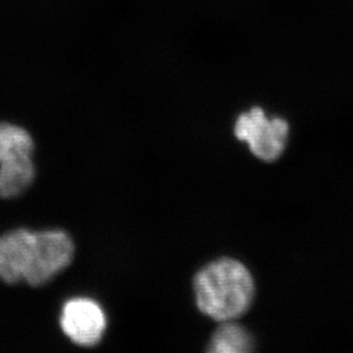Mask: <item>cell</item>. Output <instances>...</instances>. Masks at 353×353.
I'll return each instance as SVG.
<instances>
[{"label": "cell", "instance_id": "6da1fadb", "mask_svg": "<svg viewBox=\"0 0 353 353\" xmlns=\"http://www.w3.org/2000/svg\"><path fill=\"white\" fill-rule=\"evenodd\" d=\"M196 305L216 321H232L250 309L255 286L243 264L222 259L208 264L194 278Z\"/></svg>", "mask_w": 353, "mask_h": 353}, {"label": "cell", "instance_id": "7a4b0ae2", "mask_svg": "<svg viewBox=\"0 0 353 353\" xmlns=\"http://www.w3.org/2000/svg\"><path fill=\"white\" fill-rule=\"evenodd\" d=\"M74 243L60 230L31 232L26 250L23 280L31 286H40L70 264Z\"/></svg>", "mask_w": 353, "mask_h": 353}, {"label": "cell", "instance_id": "3957f363", "mask_svg": "<svg viewBox=\"0 0 353 353\" xmlns=\"http://www.w3.org/2000/svg\"><path fill=\"white\" fill-rule=\"evenodd\" d=\"M290 127L281 118L269 119L261 108H253L240 114L234 126V134L245 141L255 156L265 161H274L286 147Z\"/></svg>", "mask_w": 353, "mask_h": 353}, {"label": "cell", "instance_id": "277c9868", "mask_svg": "<svg viewBox=\"0 0 353 353\" xmlns=\"http://www.w3.org/2000/svg\"><path fill=\"white\" fill-rule=\"evenodd\" d=\"M61 327L72 342L92 347L103 335L107 319L100 305L90 299H74L64 304Z\"/></svg>", "mask_w": 353, "mask_h": 353}, {"label": "cell", "instance_id": "5b68a950", "mask_svg": "<svg viewBox=\"0 0 353 353\" xmlns=\"http://www.w3.org/2000/svg\"><path fill=\"white\" fill-rule=\"evenodd\" d=\"M31 231L19 229L0 236V279L15 283L23 280L24 260Z\"/></svg>", "mask_w": 353, "mask_h": 353}, {"label": "cell", "instance_id": "8992f818", "mask_svg": "<svg viewBox=\"0 0 353 353\" xmlns=\"http://www.w3.org/2000/svg\"><path fill=\"white\" fill-rule=\"evenodd\" d=\"M254 341L243 327L227 321L215 332L208 351L213 353H246L253 350Z\"/></svg>", "mask_w": 353, "mask_h": 353}, {"label": "cell", "instance_id": "52a82bcc", "mask_svg": "<svg viewBox=\"0 0 353 353\" xmlns=\"http://www.w3.org/2000/svg\"><path fill=\"white\" fill-rule=\"evenodd\" d=\"M32 152L34 141L27 130L10 123H0V165Z\"/></svg>", "mask_w": 353, "mask_h": 353}]
</instances>
